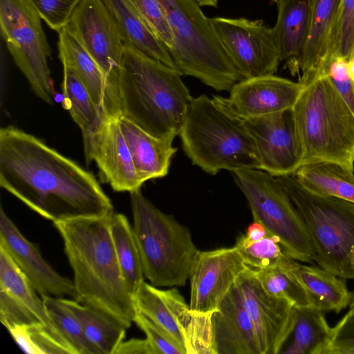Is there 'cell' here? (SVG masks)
<instances>
[{"instance_id": "obj_26", "label": "cell", "mask_w": 354, "mask_h": 354, "mask_svg": "<svg viewBox=\"0 0 354 354\" xmlns=\"http://www.w3.org/2000/svg\"><path fill=\"white\" fill-rule=\"evenodd\" d=\"M0 289L25 306L53 335L75 354L67 339L50 317L42 299L19 269L9 254L0 247Z\"/></svg>"}, {"instance_id": "obj_8", "label": "cell", "mask_w": 354, "mask_h": 354, "mask_svg": "<svg viewBox=\"0 0 354 354\" xmlns=\"http://www.w3.org/2000/svg\"><path fill=\"white\" fill-rule=\"evenodd\" d=\"M276 178L305 225L315 262L342 278L354 279V203L313 194L293 174Z\"/></svg>"}, {"instance_id": "obj_24", "label": "cell", "mask_w": 354, "mask_h": 354, "mask_svg": "<svg viewBox=\"0 0 354 354\" xmlns=\"http://www.w3.org/2000/svg\"><path fill=\"white\" fill-rule=\"evenodd\" d=\"M59 57L76 73L96 105L108 118L117 115L110 100L104 75L81 44L65 28L58 32Z\"/></svg>"}, {"instance_id": "obj_11", "label": "cell", "mask_w": 354, "mask_h": 354, "mask_svg": "<svg viewBox=\"0 0 354 354\" xmlns=\"http://www.w3.org/2000/svg\"><path fill=\"white\" fill-rule=\"evenodd\" d=\"M94 59L102 70L113 109L122 115L118 75L125 41L104 0H81L64 28Z\"/></svg>"}, {"instance_id": "obj_14", "label": "cell", "mask_w": 354, "mask_h": 354, "mask_svg": "<svg viewBox=\"0 0 354 354\" xmlns=\"http://www.w3.org/2000/svg\"><path fill=\"white\" fill-rule=\"evenodd\" d=\"M235 283L253 324L260 354L280 353L292 329L295 306L266 292L248 267Z\"/></svg>"}, {"instance_id": "obj_25", "label": "cell", "mask_w": 354, "mask_h": 354, "mask_svg": "<svg viewBox=\"0 0 354 354\" xmlns=\"http://www.w3.org/2000/svg\"><path fill=\"white\" fill-rule=\"evenodd\" d=\"M104 1L118 23L125 43L147 56L176 69L168 48L128 0Z\"/></svg>"}, {"instance_id": "obj_15", "label": "cell", "mask_w": 354, "mask_h": 354, "mask_svg": "<svg viewBox=\"0 0 354 354\" xmlns=\"http://www.w3.org/2000/svg\"><path fill=\"white\" fill-rule=\"evenodd\" d=\"M248 266L236 248L198 251L191 268L190 309L210 314L220 304Z\"/></svg>"}, {"instance_id": "obj_35", "label": "cell", "mask_w": 354, "mask_h": 354, "mask_svg": "<svg viewBox=\"0 0 354 354\" xmlns=\"http://www.w3.org/2000/svg\"><path fill=\"white\" fill-rule=\"evenodd\" d=\"M234 247L245 264L253 269L281 265L289 257L279 240L269 234L257 241L242 234L237 238Z\"/></svg>"}, {"instance_id": "obj_41", "label": "cell", "mask_w": 354, "mask_h": 354, "mask_svg": "<svg viewBox=\"0 0 354 354\" xmlns=\"http://www.w3.org/2000/svg\"><path fill=\"white\" fill-rule=\"evenodd\" d=\"M41 19L57 32L66 25L81 0H27Z\"/></svg>"}, {"instance_id": "obj_33", "label": "cell", "mask_w": 354, "mask_h": 354, "mask_svg": "<svg viewBox=\"0 0 354 354\" xmlns=\"http://www.w3.org/2000/svg\"><path fill=\"white\" fill-rule=\"evenodd\" d=\"M134 301L137 310L165 329L186 351L180 329L161 290L144 281L135 293Z\"/></svg>"}, {"instance_id": "obj_22", "label": "cell", "mask_w": 354, "mask_h": 354, "mask_svg": "<svg viewBox=\"0 0 354 354\" xmlns=\"http://www.w3.org/2000/svg\"><path fill=\"white\" fill-rule=\"evenodd\" d=\"M304 289L310 306L324 312L339 313L350 305L352 293L346 279L320 266L301 264L288 257L282 263Z\"/></svg>"}, {"instance_id": "obj_7", "label": "cell", "mask_w": 354, "mask_h": 354, "mask_svg": "<svg viewBox=\"0 0 354 354\" xmlns=\"http://www.w3.org/2000/svg\"><path fill=\"white\" fill-rule=\"evenodd\" d=\"M130 198L145 277L156 287L184 286L199 251L189 230L156 207L140 189Z\"/></svg>"}, {"instance_id": "obj_44", "label": "cell", "mask_w": 354, "mask_h": 354, "mask_svg": "<svg viewBox=\"0 0 354 354\" xmlns=\"http://www.w3.org/2000/svg\"><path fill=\"white\" fill-rule=\"evenodd\" d=\"M0 321L7 328L41 322L17 299L0 289Z\"/></svg>"}, {"instance_id": "obj_38", "label": "cell", "mask_w": 354, "mask_h": 354, "mask_svg": "<svg viewBox=\"0 0 354 354\" xmlns=\"http://www.w3.org/2000/svg\"><path fill=\"white\" fill-rule=\"evenodd\" d=\"M354 57V0H342L330 43V59Z\"/></svg>"}, {"instance_id": "obj_18", "label": "cell", "mask_w": 354, "mask_h": 354, "mask_svg": "<svg viewBox=\"0 0 354 354\" xmlns=\"http://www.w3.org/2000/svg\"><path fill=\"white\" fill-rule=\"evenodd\" d=\"M304 85L274 75L243 79L225 98L229 107L243 119L292 109Z\"/></svg>"}, {"instance_id": "obj_46", "label": "cell", "mask_w": 354, "mask_h": 354, "mask_svg": "<svg viewBox=\"0 0 354 354\" xmlns=\"http://www.w3.org/2000/svg\"><path fill=\"white\" fill-rule=\"evenodd\" d=\"M268 234L264 226L258 222L250 224L248 228L246 236L254 241L259 240Z\"/></svg>"}, {"instance_id": "obj_29", "label": "cell", "mask_w": 354, "mask_h": 354, "mask_svg": "<svg viewBox=\"0 0 354 354\" xmlns=\"http://www.w3.org/2000/svg\"><path fill=\"white\" fill-rule=\"evenodd\" d=\"M293 175L313 194L354 203V171L340 165L329 162L305 164Z\"/></svg>"}, {"instance_id": "obj_10", "label": "cell", "mask_w": 354, "mask_h": 354, "mask_svg": "<svg viewBox=\"0 0 354 354\" xmlns=\"http://www.w3.org/2000/svg\"><path fill=\"white\" fill-rule=\"evenodd\" d=\"M41 20L27 0H0L1 33L8 51L35 95L52 104L54 88L48 65L50 47Z\"/></svg>"}, {"instance_id": "obj_52", "label": "cell", "mask_w": 354, "mask_h": 354, "mask_svg": "<svg viewBox=\"0 0 354 354\" xmlns=\"http://www.w3.org/2000/svg\"><path fill=\"white\" fill-rule=\"evenodd\" d=\"M272 1H273L276 2V1H277V0H272Z\"/></svg>"}, {"instance_id": "obj_3", "label": "cell", "mask_w": 354, "mask_h": 354, "mask_svg": "<svg viewBox=\"0 0 354 354\" xmlns=\"http://www.w3.org/2000/svg\"><path fill=\"white\" fill-rule=\"evenodd\" d=\"M181 75L125 43L118 75L122 116L156 138L174 140L193 97Z\"/></svg>"}, {"instance_id": "obj_32", "label": "cell", "mask_w": 354, "mask_h": 354, "mask_svg": "<svg viewBox=\"0 0 354 354\" xmlns=\"http://www.w3.org/2000/svg\"><path fill=\"white\" fill-rule=\"evenodd\" d=\"M110 232L123 279L134 297L145 277L133 227L124 214L113 212L110 219Z\"/></svg>"}, {"instance_id": "obj_51", "label": "cell", "mask_w": 354, "mask_h": 354, "mask_svg": "<svg viewBox=\"0 0 354 354\" xmlns=\"http://www.w3.org/2000/svg\"><path fill=\"white\" fill-rule=\"evenodd\" d=\"M353 298H354V292L352 293V299H353Z\"/></svg>"}, {"instance_id": "obj_23", "label": "cell", "mask_w": 354, "mask_h": 354, "mask_svg": "<svg viewBox=\"0 0 354 354\" xmlns=\"http://www.w3.org/2000/svg\"><path fill=\"white\" fill-rule=\"evenodd\" d=\"M277 17L272 28L280 62L299 68L309 30L308 0H277Z\"/></svg>"}, {"instance_id": "obj_42", "label": "cell", "mask_w": 354, "mask_h": 354, "mask_svg": "<svg viewBox=\"0 0 354 354\" xmlns=\"http://www.w3.org/2000/svg\"><path fill=\"white\" fill-rule=\"evenodd\" d=\"M323 354H354V308L331 328Z\"/></svg>"}, {"instance_id": "obj_28", "label": "cell", "mask_w": 354, "mask_h": 354, "mask_svg": "<svg viewBox=\"0 0 354 354\" xmlns=\"http://www.w3.org/2000/svg\"><path fill=\"white\" fill-rule=\"evenodd\" d=\"M330 333L323 311L310 305L295 306L292 329L286 341L289 343L280 353L323 354Z\"/></svg>"}, {"instance_id": "obj_37", "label": "cell", "mask_w": 354, "mask_h": 354, "mask_svg": "<svg viewBox=\"0 0 354 354\" xmlns=\"http://www.w3.org/2000/svg\"><path fill=\"white\" fill-rule=\"evenodd\" d=\"M47 312L63 333L75 354H95L85 337L78 318L60 298L41 297Z\"/></svg>"}, {"instance_id": "obj_47", "label": "cell", "mask_w": 354, "mask_h": 354, "mask_svg": "<svg viewBox=\"0 0 354 354\" xmlns=\"http://www.w3.org/2000/svg\"><path fill=\"white\" fill-rule=\"evenodd\" d=\"M201 6L216 7L218 0H196Z\"/></svg>"}, {"instance_id": "obj_40", "label": "cell", "mask_w": 354, "mask_h": 354, "mask_svg": "<svg viewBox=\"0 0 354 354\" xmlns=\"http://www.w3.org/2000/svg\"><path fill=\"white\" fill-rule=\"evenodd\" d=\"M133 322L145 333L153 354H186L171 335L137 309Z\"/></svg>"}, {"instance_id": "obj_49", "label": "cell", "mask_w": 354, "mask_h": 354, "mask_svg": "<svg viewBox=\"0 0 354 354\" xmlns=\"http://www.w3.org/2000/svg\"><path fill=\"white\" fill-rule=\"evenodd\" d=\"M349 306L350 308H354V298L351 299Z\"/></svg>"}, {"instance_id": "obj_5", "label": "cell", "mask_w": 354, "mask_h": 354, "mask_svg": "<svg viewBox=\"0 0 354 354\" xmlns=\"http://www.w3.org/2000/svg\"><path fill=\"white\" fill-rule=\"evenodd\" d=\"M292 111L301 165L329 162L354 171V115L327 74L304 86Z\"/></svg>"}, {"instance_id": "obj_9", "label": "cell", "mask_w": 354, "mask_h": 354, "mask_svg": "<svg viewBox=\"0 0 354 354\" xmlns=\"http://www.w3.org/2000/svg\"><path fill=\"white\" fill-rule=\"evenodd\" d=\"M234 181L246 198L254 222L276 237L293 259L313 264L315 252L305 225L278 179L259 169L233 172Z\"/></svg>"}, {"instance_id": "obj_1", "label": "cell", "mask_w": 354, "mask_h": 354, "mask_svg": "<svg viewBox=\"0 0 354 354\" xmlns=\"http://www.w3.org/2000/svg\"><path fill=\"white\" fill-rule=\"evenodd\" d=\"M0 186L53 223L113 212L91 172L11 125L0 129Z\"/></svg>"}, {"instance_id": "obj_13", "label": "cell", "mask_w": 354, "mask_h": 354, "mask_svg": "<svg viewBox=\"0 0 354 354\" xmlns=\"http://www.w3.org/2000/svg\"><path fill=\"white\" fill-rule=\"evenodd\" d=\"M261 169L274 177L292 175L301 165L302 150L292 109L244 119Z\"/></svg>"}, {"instance_id": "obj_48", "label": "cell", "mask_w": 354, "mask_h": 354, "mask_svg": "<svg viewBox=\"0 0 354 354\" xmlns=\"http://www.w3.org/2000/svg\"><path fill=\"white\" fill-rule=\"evenodd\" d=\"M348 68L350 73L354 77V57L348 62Z\"/></svg>"}, {"instance_id": "obj_12", "label": "cell", "mask_w": 354, "mask_h": 354, "mask_svg": "<svg viewBox=\"0 0 354 354\" xmlns=\"http://www.w3.org/2000/svg\"><path fill=\"white\" fill-rule=\"evenodd\" d=\"M209 20L219 42L243 79L277 73L281 62L272 28L262 20L244 17H215Z\"/></svg>"}, {"instance_id": "obj_21", "label": "cell", "mask_w": 354, "mask_h": 354, "mask_svg": "<svg viewBox=\"0 0 354 354\" xmlns=\"http://www.w3.org/2000/svg\"><path fill=\"white\" fill-rule=\"evenodd\" d=\"M119 122L136 170L145 182L165 176L177 151L173 140L156 138L124 116Z\"/></svg>"}, {"instance_id": "obj_2", "label": "cell", "mask_w": 354, "mask_h": 354, "mask_svg": "<svg viewBox=\"0 0 354 354\" xmlns=\"http://www.w3.org/2000/svg\"><path fill=\"white\" fill-rule=\"evenodd\" d=\"M113 212L54 222L73 272V299L112 317L127 329L136 314L110 232Z\"/></svg>"}, {"instance_id": "obj_36", "label": "cell", "mask_w": 354, "mask_h": 354, "mask_svg": "<svg viewBox=\"0 0 354 354\" xmlns=\"http://www.w3.org/2000/svg\"><path fill=\"white\" fill-rule=\"evenodd\" d=\"M20 348L28 354H73L41 322L16 325L8 329Z\"/></svg>"}, {"instance_id": "obj_20", "label": "cell", "mask_w": 354, "mask_h": 354, "mask_svg": "<svg viewBox=\"0 0 354 354\" xmlns=\"http://www.w3.org/2000/svg\"><path fill=\"white\" fill-rule=\"evenodd\" d=\"M342 0H308V35L299 68L304 86L326 74L330 62V43Z\"/></svg>"}, {"instance_id": "obj_27", "label": "cell", "mask_w": 354, "mask_h": 354, "mask_svg": "<svg viewBox=\"0 0 354 354\" xmlns=\"http://www.w3.org/2000/svg\"><path fill=\"white\" fill-rule=\"evenodd\" d=\"M183 336L187 354H215L212 314L192 311L176 288L162 290Z\"/></svg>"}, {"instance_id": "obj_6", "label": "cell", "mask_w": 354, "mask_h": 354, "mask_svg": "<svg viewBox=\"0 0 354 354\" xmlns=\"http://www.w3.org/2000/svg\"><path fill=\"white\" fill-rule=\"evenodd\" d=\"M157 1L174 35L169 51L182 75L195 77L216 91H230L243 80L196 0Z\"/></svg>"}, {"instance_id": "obj_34", "label": "cell", "mask_w": 354, "mask_h": 354, "mask_svg": "<svg viewBox=\"0 0 354 354\" xmlns=\"http://www.w3.org/2000/svg\"><path fill=\"white\" fill-rule=\"evenodd\" d=\"M250 269L254 277L269 294L286 299L295 306L310 305L303 287L282 264L264 268Z\"/></svg>"}, {"instance_id": "obj_16", "label": "cell", "mask_w": 354, "mask_h": 354, "mask_svg": "<svg viewBox=\"0 0 354 354\" xmlns=\"http://www.w3.org/2000/svg\"><path fill=\"white\" fill-rule=\"evenodd\" d=\"M0 247L9 254L41 297H74L73 281L60 275L43 259L38 248L20 232L2 207Z\"/></svg>"}, {"instance_id": "obj_19", "label": "cell", "mask_w": 354, "mask_h": 354, "mask_svg": "<svg viewBox=\"0 0 354 354\" xmlns=\"http://www.w3.org/2000/svg\"><path fill=\"white\" fill-rule=\"evenodd\" d=\"M212 319L215 354H260L253 324L236 283Z\"/></svg>"}, {"instance_id": "obj_39", "label": "cell", "mask_w": 354, "mask_h": 354, "mask_svg": "<svg viewBox=\"0 0 354 354\" xmlns=\"http://www.w3.org/2000/svg\"><path fill=\"white\" fill-rule=\"evenodd\" d=\"M158 38L169 50L174 38L164 12L157 0H128Z\"/></svg>"}, {"instance_id": "obj_4", "label": "cell", "mask_w": 354, "mask_h": 354, "mask_svg": "<svg viewBox=\"0 0 354 354\" xmlns=\"http://www.w3.org/2000/svg\"><path fill=\"white\" fill-rule=\"evenodd\" d=\"M178 136L192 164L209 174L261 169L244 119L229 107L225 97H192Z\"/></svg>"}, {"instance_id": "obj_17", "label": "cell", "mask_w": 354, "mask_h": 354, "mask_svg": "<svg viewBox=\"0 0 354 354\" xmlns=\"http://www.w3.org/2000/svg\"><path fill=\"white\" fill-rule=\"evenodd\" d=\"M118 118H107L100 130L84 142L85 160L96 162L103 178L115 192L140 189V180L121 131Z\"/></svg>"}, {"instance_id": "obj_43", "label": "cell", "mask_w": 354, "mask_h": 354, "mask_svg": "<svg viewBox=\"0 0 354 354\" xmlns=\"http://www.w3.org/2000/svg\"><path fill=\"white\" fill-rule=\"evenodd\" d=\"M326 74L354 115V77L348 71V62L340 57L333 58Z\"/></svg>"}, {"instance_id": "obj_31", "label": "cell", "mask_w": 354, "mask_h": 354, "mask_svg": "<svg viewBox=\"0 0 354 354\" xmlns=\"http://www.w3.org/2000/svg\"><path fill=\"white\" fill-rule=\"evenodd\" d=\"M78 318L86 339L95 354H115L127 328L109 315L74 299L60 298Z\"/></svg>"}, {"instance_id": "obj_30", "label": "cell", "mask_w": 354, "mask_h": 354, "mask_svg": "<svg viewBox=\"0 0 354 354\" xmlns=\"http://www.w3.org/2000/svg\"><path fill=\"white\" fill-rule=\"evenodd\" d=\"M63 65L62 104L81 129L83 142L97 133L108 118L73 70Z\"/></svg>"}, {"instance_id": "obj_45", "label": "cell", "mask_w": 354, "mask_h": 354, "mask_svg": "<svg viewBox=\"0 0 354 354\" xmlns=\"http://www.w3.org/2000/svg\"><path fill=\"white\" fill-rule=\"evenodd\" d=\"M115 354H153L147 339H130L123 341L116 349Z\"/></svg>"}, {"instance_id": "obj_50", "label": "cell", "mask_w": 354, "mask_h": 354, "mask_svg": "<svg viewBox=\"0 0 354 354\" xmlns=\"http://www.w3.org/2000/svg\"><path fill=\"white\" fill-rule=\"evenodd\" d=\"M352 265H353V270H354V257H353V259Z\"/></svg>"}]
</instances>
